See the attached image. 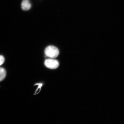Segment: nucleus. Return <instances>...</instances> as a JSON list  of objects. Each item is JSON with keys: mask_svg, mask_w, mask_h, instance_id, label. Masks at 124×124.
I'll return each instance as SVG.
<instances>
[{"mask_svg": "<svg viewBox=\"0 0 124 124\" xmlns=\"http://www.w3.org/2000/svg\"><path fill=\"white\" fill-rule=\"evenodd\" d=\"M45 53L46 56L52 58H56L59 54V51L56 47L53 46H49L46 48Z\"/></svg>", "mask_w": 124, "mask_h": 124, "instance_id": "f257e3e1", "label": "nucleus"}, {"mask_svg": "<svg viewBox=\"0 0 124 124\" xmlns=\"http://www.w3.org/2000/svg\"><path fill=\"white\" fill-rule=\"evenodd\" d=\"M44 64L46 67L52 69H56L59 66L58 62L53 59H46L45 61Z\"/></svg>", "mask_w": 124, "mask_h": 124, "instance_id": "f03ea898", "label": "nucleus"}, {"mask_svg": "<svg viewBox=\"0 0 124 124\" xmlns=\"http://www.w3.org/2000/svg\"><path fill=\"white\" fill-rule=\"evenodd\" d=\"M31 6L29 0H23L21 3V8L24 11L28 10L31 8Z\"/></svg>", "mask_w": 124, "mask_h": 124, "instance_id": "7ed1b4c3", "label": "nucleus"}, {"mask_svg": "<svg viewBox=\"0 0 124 124\" xmlns=\"http://www.w3.org/2000/svg\"><path fill=\"white\" fill-rule=\"evenodd\" d=\"M6 75L5 70L2 68H0V82L2 81L5 78Z\"/></svg>", "mask_w": 124, "mask_h": 124, "instance_id": "20e7f679", "label": "nucleus"}, {"mask_svg": "<svg viewBox=\"0 0 124 124\" xmlns=\"http://www.w3.org/2000/svg\"><path fill=\"white\" fill-rule=\"evenodd\" d=\"M4 60V57L2 55H0V66L3 63Z\"/></svg>", "mask_w": 124, "mask_h": 124, "instance_id": "39448f33", "label": "nucleus"}]
</instances>
